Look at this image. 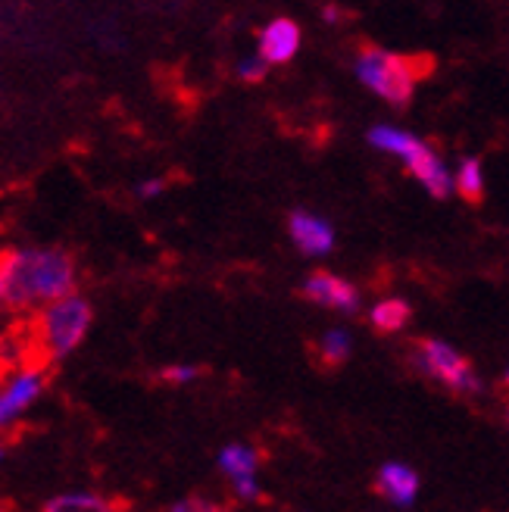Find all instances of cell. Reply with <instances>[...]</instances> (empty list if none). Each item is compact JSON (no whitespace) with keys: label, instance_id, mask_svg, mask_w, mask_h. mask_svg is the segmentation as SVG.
Instances as JSON below:
<instances>
[{"label":"cell","instance_id":"cell-1","mask_svg":"<svg viewBox=\"0 0 509 512\" xmlns=\"http://www.w3.org/2000/svg\"><path fill=\"white\" fill-rule=\"evenodd\" d=\"M72 253L63 247H22L4 253V303L13 310H44L47 303L75 294Z\"/></svg>","mask_w":509,"mask_h":512},{"label":"cell","instance_id":"cell-2","mask_svg":"<svg viewBox=\"0 0 509 512\" xmlns=\"http://www.w3.org/2000/svg\"><path fill=\"white\" fill-rule=\"evenodd\" d=\"M356 79H360L375 97H381L391 107L410 104L416 85L431 72L428 57H403L385 47H363L356 54Z\"/></svg>","mask_w":509,"mask_h":512},{"label":"cell","instance_id":"cell-3","mask_svg":"<svg viewBox=\"0 0 509 512\" xmlns=\"http://www.w3.org/2000/svg\"><path fill=\"white\" fill-rule=\"evenodd\" d=\"M91 322H94V310L82 294H69L63 300L47 303L44 310L35 313L32 322V341L41 353V360L44 363L66 360L88 338Z\"/></svg>","mask_w":509,"mask_h":512},{"label":"cell","instance_id":"cell-4","mask_svg":"<svg viewBox=\"0 0 509 512\" xmlns=\"http://www.w3.org/2000/svg\"><path fill=\"white\" fill-rule=\"evenodd\" d=\"M369 144L381 153H391L397 157L406 172H410L416 182L431 194V197H450L453 194V172L441 160V153L416 138L413 132L397 125H375L369 128Z\"/></svg>","mask_w":509,"mask_h":512},{"label":"cell","instance_id":"cell-5","mask_svg":"<svg viewBox=\"0 0 509 512\" xmlns=\"http://www.w3.org/2000/svg\"><path fill=\"white\" fill-rule=\"evenodd\" d=\"M413 363L422 375H428L431 381L444 384L453 394H478L481 391V378L472 369V363L456 350L453 344L441 341V338H425L416 344L413 350Z\"/></svg>","mask_w":509,"mask_h":512},{"label":"cell","instance_id":"cell-6","mask_svg":"<svg viewBox=\"0 0 509 512\" xmlns=\"http://www.w3.org/2000/svg\"><path fill=\"white\" fill-rule=\"evenodd\" d=\"M47 388L44 363H29L0 381V431L16 425L41 400Z\"/></svg>","mask_w":509,"mask_h":512},{"label":"cell","instance_id":"cell-7","mask_svg":"<svg viewBox=\"0 0 509 512\" xmlns=\"http://www.w3.org/2000/svg\"><path fill=\"white\" fill-rule=\"evenodd\" d=\"M303 297L316 306H325V310L344 313V316L360 313V291L335 272H313L307 281H303Z\"/></svg>","mask_w":509,"mask_h":512},{"label":"cell","instance_id":"cell-8","mask_svg":"<svg viewBox=\"0 0 509 512\" xmlns=\"http://www.w3.org/2000/svg\"><path fill=\"white\" fill-rule=\"evenodd\" d=\"M300 41H303V32H300V25L288 16H278L272 22L263 25V32H260V60L266 66H285L297 57V50H300Z\"/></svg>","mask_w":509,"mask_h":512},{"label":"cell","instance_id":"cell-9","mask_svg":"<svg viewBox=\"0 0 509 512\" xmlns=\"http://www.w3.org/2000/svg\"><path fill=\"white\" fill-rule=\"evenodd\" d=\"M288 235H291L294 247L300 253H307V256H325V253H332V247H335V228H332V222H325L322 216L307 213V210L291 213Z\"/></svg>","mask_w":509,"mask_h":512},{"label":"cell","instance_id":"cell-10","mask_svg":"<svg viewBox=\"0 0 509 512\" xmlns=\"http://www.w3.org/2000/svg\"><path fill=\"white\" fill-rule=\"evenodd\" d=\"M375 488L394 506H413L419 497V475L406 463H385L375 475Z\"/></svg>","mask_w":509,"mask_h":512},{"label":"cell","instance_id":"cell-11","mask_svg":"<svg viewBox=\"0 0 509 512\" xmlns=\"http://www.w3.org/2000/svg\"><path fill=\"white\" fill-rule=\"evenodd\" d=\"M219 469L228 475V481H250L260 472V453L250 444H228L219 450Z\"/></svg>","mask_w":509,"mask_h":512},{"label":"cell","instance_id":"cell-12","mask_svg":"<svg viewBox=\"0 0 509 512\" xmlns=\"http://www.w3.org/2000/svg\"><path fill=\"white\" fill-rule=\"evenodd\" d=\"M44 512H119V506L94 491H69L44 503Z\"/></svg>","mask_w":509,"mask_h":512},{"label":"cell","instance_id":"cell-13","mask_svg":"<svg viewBox=\"0 0 509 512\" xmlns=\"http://www.w3.org/2000/svg\"><path fill=\"white\" fill-rule=\"evenodd\" d=\"M369 322L381 331V335H397L410 322V303L403 297H385L369 310Z\"/></svg>","mask_w":509,"mask_h":512},{"label":"cell","instance_id":"cell-14","mask_svg":"<svg viewBox=\"0 0 509 512\" xmlns=\"http://www.w3.org/2000/svg\"><path fill=\"white\" fill-rule=\"evenodd\" d=\"M453 191L460 197H466V200H472V203L485 197V169H481V163L475 157H466L460 166H456Z\"/></svg>","mask_w":509,"mask_h":512},{"label":"cell","instance_id":"cell-15","mask_svg":"<svg viewBox=\"0 0 509 512\" xmlns=\"http://www.w3.org/2000/svg\"><path fill=\"white\" fill-rule=\"evenodd\" d=\"M353 350V341L344 328H328L319 338V360L325 366H341Z\"/></svg>","mask_w":509,"mask_h":512},{"label":"cell","instance_id":"cell-16","mask_svg":"<svg viewBox=\"0 0 509 512\" xmlns=\"http://www.w3.org/2000/svg\"><path fill=\"white\" fill-rule=\"evenodd\" d=\"M200 375H203V369L194 363H172V366H163L157 378L163 384H194Z\"/></svg>","mask_w":509,"mask_h":512},{"label":"cell","instance_id":"cell-17","mask_svg":"<svg viewBox=\"0 0 509 512\" xmlns=\"http://www.w3.org/2000/svg\"><path fill=\"white\" fill-rule=\"evenodd\" d=\"M266 72H269V66H266L257 54L241 57V60H238V66H235V75H238L241 82H247V85L263 82V79H266Z\"/></svg>","mask_w":509,"mask_h":512},{"label":"cell","instance_id":"cell-18","mask_svg":"<svg viewBox=\"0 0 509 512\" xmlns=\"http://www.w3.org/2000/svg\"><path fill=\"white\" fill-rule=\"evenodd\" d=\"M172 512H225L222 506L210 503V500H200V497H185L172 506Z\"/></svg>","mask_w":509,"mask_h":512},{"label":"cell","instance_id":"cell-19","mask_svg":"<svg viewBox=\"0 0 509 512\" xmlns=\"http://www.w3.org/2000/svg\"><path fill=\"white\" fill-rule=\"evenodd\" d=\"M163 191H166V182H163V178H144V182L135 188L138 200H154V197H160Z\"/></svg>","mask_w":509,"mask_h":512},{"label":"cell","instance_id":"cell-20","mask_svg":"<svg viewBox=\"0 0 509 512\" xmlns=\"http://www.w3.org/2000/svg\"><path fill=\"white\" fill-rule=\"evenodd\" d=\"M0 306H4V253H0Z\"/></svg>","mask_w":509,"mask_h":512},{"label":"cell","instance_id":"cell-21","mask_svg":"<svg viewBox=\"0 0 509 512\" xmlns=\"http://www.w3.org/2000/svg\"><path fill=\"white\" fill-rule=\"evenodd\" d=\"M325 22H338V7H325Z\"/></svg>","mask_w":509,"mask_h":512},{"label":"cell","instance_id":"cell-22","mask_svg":"<svg viewBox=\"0 0 509 512\" xmlns=\"http://www.w3.org/2000/svg\"><path fill=\"white\" fill-rule=\"evenodd\" d=\"M7 459V444H0V463Z\"/></svg>","mask_w":509,"mask_h":512},{"label":"cell","instance_id":"cell-23","mask_svg":"<svg viewBox=\"0 0 509 512\" xmlns=\"http://www.w3.org/2000/svg\"><path fill=\"white\" fill-rule=\"evenodd\" d=\"M0 512H10V509H7V506H4V503H0Z\"/></svg>","mask_w":509,"mask_h":512}]
</instances>
